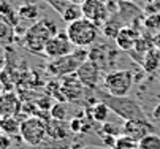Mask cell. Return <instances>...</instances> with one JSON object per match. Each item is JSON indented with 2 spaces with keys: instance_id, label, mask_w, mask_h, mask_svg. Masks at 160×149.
Here are the masks:
<instances>
[{
  "instance_id": "cell-1",
  "label": "cell",
  "mask_w": 160,
  "mask_h": 149,
  "mask_svg": "<svg viewBox=\"0 0 160 149\" xmlns=\"http://www.w3.org/2000/svg\"><path fill=\"white\" fill-rule=\"evenodd\" d=\"M59 27L49 17H41L37 21L35 24H32L26 35L22 37V45L24 48L33 54H43L44 48H46L48 41L59 33Z\"/></svg>"
},
{
  "instance_id": "cell-2",
  "label": "cell",
  "mask_w": 160,
  "mask_h": 149,
  "mask_svg": "<svg viewBox=\"0 0 160 149\" xmlns=\"http://www.w3.org/2000/svg\"><path fill=\"white\" fill-rule=\"evenodd\" d=\"M98 97H100V102H103L112 113H116L124 121L148 119V116L144 114V111L141 108V105L136 100L130 98L128 95L127 97H114L108 92H98Z\"/></svg>"
},
{
  "instance_id": "cell-3",
  "label": "cell",
  "mask_w": 160,
  "mask_h": 149,
  "mask_svg": "<svg viewBox=\"0 0 160 149\" xmlns=\"http://www.w3.org/2000/svg\"><path fill=\"white\" fill-rule=\"evenodd\" d=\"M68 38L73 43V46L76 48H89L97 43L98 40V26L94 24L90 19L87 17H81L75 22L68 24L65 29Z\"/></svg>"
},
{
  "instance_id": "cell-4",
  "label": "cell",
  "mask_w": 160,
  "mask_h": 149,
  "mask_svg": "<svg viewBox=\"0 0 160 149\" xmlns=\"http://www.w3.org/2000/svg\"><path fill=\"white\" fill-rule=\"evenodd\" d=\"M89 60V51L86 48H78L72 54H67L59 59H52L48 63V72L52 76H67V75H73L78 72V68L82 63Z\"/></svg>"
},
{
  "instance_id": "cell-5",
  "label": "cell",
  "mask_w": 160,
  "mask_h": 149,
  "mask_svg": "<svg viewBox=\"0 0 160 149\" xmlns=\"http://www.w3.org/2000/svg\"><path fill=\"white\" fill-rule=\"evenodd\" d=\"M105 92L114 97H127L133 86V73L130 70H116L109 72L103 78Z\"/></svg>"
},
{
  "instance_id": "cell-6",
  "label": "cell",
  "mask_w": 160,
  "mask_h": 149,
  "mask_svg": "<svg viewBox=\"0 0 160 149\" xmlns=\"http://www.w3.org/2000/svg\"><path fill=\"white\" fill-rule=\"evenodd\" d=\"M19 137L22 138L26 144L29 146H40L43 140L48 137L46 133V121H43L38 116H29L21 122V133Z\"/></svg>"
},
{
  "instance_id": "cell-7",
  "label": "cell",
  "mask_w": 160,
  "mask_h": 149,
  "mask_svg": "<svg viewBox=\"0 0 160 149\" xmlns=\"http://www.w3.org/2000/svg\"><path fill=\"white\" fill-rule=\"evenodd\" d=\"M114 7H116L114 0H86L81 5L82 16L90 19L97 26H103L111 17Z\"/></svg>"
},
{
  "instance_id": "cell-8",
  "label": "cell",
  "mask_w": 160,
  "mask_h": 149,
  "mask_svg": "<svg viewBox=\"0 0 160 149\" xmlns=\"http://www.w3.org/2000/svg\"><path fill=\"white\" fill-rule=\"evenodd\" d=\"M75 49H73V43L70 41V38H68L67 32L65 30H60L56 37H52L49 41L46 48H44L43 54L46 56L48 59H59V57H63L67 54H72Z\"/></svg>"
},
{
  "instance_id": "cell-9",
  "label": "cell",
  "mask_w": 160,
  "mask_h": 149,
  "mask_svg": "<svg viewBox=\"0 0 160 149\" xmlns=\"http://www.w3.org/2000/svg\"><path fill=\"white\" fill-rule=\"evenodd\" d=\"M82 86L87 89H97L102 78V67L94 60H86L76 72Z\"/></svg>"
},
{
  "instance_id": "cell-10",
  "label": "cell",
  "mask_w": 160,
  "mask_h": 149,
  "mask_svg": "<svg viewBox=\"0 0 160 149\" xmlns=\"http://www.w3.org/2000/svg\"><path fill=\"white\" fill-rule=\"evenodd\" d=\"M60 91H62V95H63L65 102H76L82 97L84 86L79 81L78 75L73 73V75L63 76V79L60 82Z\"/></svg>"
},
{
  "instance_id": "cell-11",
  "label": "cell",
  "mask_w": 160,
  "mask_h": 149,
  "mask_svg": "<svg viewBox=\"0 0 160 149\" xmlns=\"http://www.w3.org/2000/svg\"><path fill=\"white\" fill-rule=\"evenodd\" d=\"M148 133H152V124L148 119L125 121L122 125V135H127L135 141H140Z\"/></svg>"
},
{
  "instance_id": "cell-12",
  "label": "cell",
  "mask_w": 160,
  "mask_h": 149,
  "mask_svg": "<svg viewBox=\"0 0 160 149\" xmlns=\"http://www.w3.org/2000/svg\"><path fill=\"white\" fill-rule=\"evenodd\" d=\"M22 110V103L13 92L0 94V119L2 117H14Z\"/></svg>"
},
{
  "instance_id": "cell-13",
  "label": "cell",
  "mask_w": 160,
  "mask_h": 149,
  "mask_svg": "<svg viewBox=\"0 0 160 149\" xmlns=\"http://www.w3.org/2000/svg\"><path fill=\"white\" fill-rule=\"evenodd\" d=\"M138 40H140L138 30H135L132 26H124V27L119 30L118 37H116V46H118L121 51L130 52V51L136 46Z\"/></svg>"
},
{
  "instance_id": "cell-14",
  "label": "cell",
  "mask_w": 160,
  "mask_h": 149,
  "mask_svg": "<svg viewBox=\"0 0 160 149\" xmlns=\"http://www.w3.org/2000/svg\"><path fill=\"white\" fill-rule=\"evenodd\" d=\"M70 124H67L65 121H59V119H49L46 122V133L51 140H56V141H60V140H65L70 133Z\"/></svg>"
},
{
  "instance_id": "cell-15",
  "label": "cell",
  "mask_w": 160,
  "mask_h": 149,
  "mask_svg": "<svg viewBox=\"0 0 160 149\" xmlns=\"http://www.w3.org/2000/svg\"><path fill=\"white\" fill-rule=\"evenodd\" d=\"M18 10H13V7L8 2H0V22H5L11 27H16L19 24Z\"/></svg>"
},
{
  "instance_id": "cell-16",
  "label": "cell",
  "mask_w": 160,
  "mask_h": 149,
  "mask_svg": "<svg viewBox=\"0 0 160 149\" xmlns=\"http://www.w3.org/2000/svg\"><path fill=\"white\" fill-rule=\"evenodd\" d=\"M60 16H62L65 24H72V22H75V21L84 17L81 5H76V3H67L65 8L60 11Z\"/></svg>"
},
{
  "instance_id": "cell-17",
  "label": "cell",
  "mask_w": 160,
  "mask_h": 149,
  "mask_svg": "<svg viewBox=\"0 0 160 149\" xmlns=\"http://www.w3.org/2000/svg\"><path fill=\"white\" fill-rule=\"evenodd\" d=\"M38 14H40V8L32 2H24L18 8V16L21 21H37Z\"/></svg>"
},
{
  "instance_id": "cell-18",
  "label": "cell",
  "mask_w": 160,
  "mask_h": 149,
  "mask_svg": "<svg viewBox=\"0 0 160 149\" xmlns=\"http://www.w3.org/2000/svg\"><path fill=\"white\" fill-rule=\"evenodd\" d=\"M0 130L7 137H14L21 133V122L14 117H2L0 119Z\"/></svg>"
},
{
  "instance_id": "cell-19",
  "label": "cell",
  "mask_w": 160,
  "mask_h": 149,
  "mask_svg": "<svg viewBox=\"0 0 160 149\" xmlns=\"http://www.w3.org/2000/svg\"><path fill=\"white\" fill-rule=\"evenodd\" d=\"M160 63V51H157V48H152L143 59V65L148 72H154L158 68Z\"/></svg>"
},
{
  "instance_id": "cell-20",
  "label": "cell",
  "mask_w": 160,
  "mask_h": 149,
  "mask_svg": "<svg viewBox=\"0 0 160 149\" xmlns=\"http://www.w3.org/2000/svg\"><path fill=\"white\" fill-rule=\"evenodd\" d=\"M138 149H160V135L148 133L138 141Z\"/></svg>"
},
{
  "instance_id": "cell-21",
  "label": "cell",
  "mask_w": 160,
  "mask_h": 149,
  "mask_svg": "<svg viewBox=\"0 0 160 149\" xmlns=\"http://www.w3.org/2000/svg\"><path fill=\"white\" fill-rule=\"evenodd\" d=\"M109 111L111 110L108 108L103 102H98V103L94 105V108L90 110L89 113H92V117H94L95 122H106V119L109 116Z\"/></svg>"
},
{
  "instance_id": "cell-22",
  "label": "cell",
  "mask_w": 160,
  "mask_h": 149,
  "mask_svg": "<svg viewBox=\"0 0 160 149\" xmlns=\"http://www.w3.org/2000/svg\"><path fill=\"white\" fill-rule=\"evenodd\" d=\"M52 119H59V121H65L68 117V106L65 105V102H57L52 105V108L49 111Z\"/></svg>"
},
{
  "instance_id": "cell-23",
  "label": "cell",
  "mask_w": 160,
  "mask_h": 149,
  "mask_svg": "<svg viewBox=\"0 0 160 149\" xmlns=\"http://www.w3.org/2000/svg\"><path fill=\"white\" fill-rule=\"evenodd\" d=\"M112 149H138V141L132 140L127 135H121L116 138V143H114Z\"/></svg>"
},
{
  "instance_id": "cell-24",
  "label": "cell",
  "mask_w": 160,
  "mask_h": 149,
  "mask_svg": "<svg viewBox=\"0 0 160 149\" xmlns=\"http://www.w3.org/2000/svg\"><path fill=\"white\" fill-rule=\"evenodd\" d=\"M16 33H14V27L5 24V22H0V43H11L14 40Z\"/></svg>"
},
{
  "instance_id": "cell-25",
  "label": "cell",
  "mask_w": 160,
  "mask_h": 149,
  "mask_svg": "<svg viewBox=\"0 0 160 149\" xmlns=\"http://www.w3.org/2000/svg\"><path fill=\"white\" fill-rule=\"evenodd\" d=\"M144 27L152 32V33H158L160 32V13H152L144 19Z\"/></svg>"
},
{
  "instance_id": "cell-26",
  "label": "cell",
  "mask_w": 160,
  "mask_h": 149,
  "mask_svg": "<svg viewBox=\"0 0 160 149\" xmlns=\"http://www.w3.org/2000/svg\"><path fill=\"white\" fill-rule=\"evenodd\" d=\"M10 84L7 82V76L3 72H0V94H3V92H10Z\"/></svg>"
},
{
  "instance_id": "cell-27",
  "label": "cell",
  "mask_w": 160,
  "mask_h": 149,
  "mask_svg": "<svg viewBox=\"0 0 160 149\" xmlns=\"http://www.w3.org/2000/svg\"><path fill=\"white\" fill-rule=\"evenodd\" d=\"M119 133V130L114 127L112 124H109V122H106L105 125H103V135H111V137H116Z\"/></svg>"
},
{
  "instance_id": "cell-28",
  "label": "cell",
  "mask_w": 160,
  "mask_h": 149,
  "mask_svg": "<svg viewBox=\"0 0 160 149\" xmlns=\"http://www.w3.org/2000/svg\"><path fill=\"white\" fill-rule=\"evenodd\" d=\"M81 125H82V121L78 119V117H75V119L70 121V130H72L73 133H78V132H81V129H82Z\"/></svg>"
},
{
  "instance_id": "cell-29",
  "label": "cell",
  "mask_w": 160,
  "mask_h": 149,
  "mask_svg": "<svg viewBox=\"0 0 160 149\" xmlns=\"http://www.w3.org/2000/svg\"><path fill=\"white\" fill-rule=\"evenodd\" d=\"M10 146V138H7V135L0 137V149H7Z\"/></svg>"
},
{
  "instance_id": "cell-30",
  "label": "cell",
  "mask_w": 160,
  "mask_h": 149,
  "mask_svg": "<svg viewBox=\"0 0 160 149\" xmlns=\"http://www.w3.org/2000/svg\"><path fill=\"white\" fill-rule=\"evenodd\" d=\"M152 117H154V119H157V121H160V103L154 108V111H152Z\"/></svg>"
},
{
  "instance_id": "cell-31",
  "label": "cell",
  "mask_w": 160,
  "mask_h": 149,
  "mask_svg": "<svg viewBox=\"0 0 160 149\" xmlns=\"http://www.w3.org/2000/svg\"><path fill=\"white\" fill-rule=\"evenodd\" d=\"M67 2H68V3H76V5H82V3L86 2V0H67Z\"/></svg>"
},
{
  "instance_id": "cell-32",
  "label": "cell",
  "mask_w": 160,
  "mask_h": 149,
  "mask_svg": "<svg viewBox=\"0 0 160 149\" xmlns=\"http://www.w3.org/2000/svg\"><path fill=\"white\" fill-rule=\"evenodd\" d=\"M154 5H155V8H157V11L160 13V0H157V2H155Z\"/></svg>"
},
{
  "instance_id": "cell-33",
  "label": "cell",
  "mask_w": 160,
  "mask_h": 149,
  "mask_svg": "<svg viewBox=\"0 0 160 149\" xmlns=\"http://www.w3.org/2000/svg\"><path fill=\"white\" fill-rule=\"evenodd\" d=\"M146 2H148V3H155L157 0H146Z\"/></svg>"
}]
</instances>
